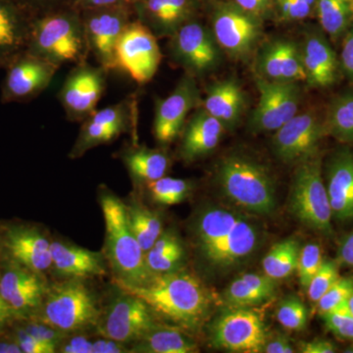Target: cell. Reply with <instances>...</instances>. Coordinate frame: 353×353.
<instances>
[{
    "label": "cell",
    "instance_id": "59",
    "mask_svg": "<svg viewBox=\"0 0 353 353\" xmlns=\"http://www.w3.org/2000/svg\"><path fill=\"white\" fill-rule=\"evenodd\" d=\"M9 60L6 59V58L0 57V69H6L7 65L9 63Z\"/></svg>",
    "mask_w": 353,
    "mask_h": 353
},
{
    "label": "cell",
    "instance_id": "46",
    "mask_svg": "<svg viewBox=\"0 0 353 353\" xmlns=\"http://www.w3.org/2000/svg\"><path fill=\"white\" fill-rule=\"evenodd\" d=\"M57 352L94 353V341L83 334H69L60 343Z\"/></svg>",
    "mask_w": 353,
    "mask_h": 353
},
{
    "label": "cell",
    "instance_id": "34",
    "mask_svg": "<svg viewBox=\"0 0 353 353\" xmlns=\"http://www.w3.org/2000/svg\"><path fill=\"white\" fill-rule=\"evenodd\" d=\"M327 136L341 145H353V90L336 95L324 117Z\"/></svg>",
    "mask_w": 353,
    "mask_h": 353
},
{
    "label": "cell",
    "instance_id": "37",
    "mask_svg": "<svg viewBox=\"0 0 353 353\" xmlns=\"http://www.w3.org/2000/svg\"><path fill=\"white\" fill-rule=\"evenodd\" d=\"M301 245L294 239H288L272 246L262 260L265 275L274 280H282L296 271Z\"/></svg>",
    "mask_w": 353,
    "mask_h": 353
},
{
    "label": "cell",
    "instance_id": "3",
    "mask_svg": "<svg viewBox=\"0 0 353 353\" xmlns=\"http://www.w3.org/2000/svg\"><path fill=\"white\" fill-rule=\"evenodd\" d=\"M99 201L105 222V255L117 287L134 289L153 277L145 263V252L132 234L127 206L108 190H101Z\"/></svg>",
    "mask_w": 353,
    "mask_h": 353
},
{
    "label": "cell",
    "instance_id": "18",
    "mask_svg": "<svg viewBox=\"0 0 353 353\" xmlns=\"http://www.w3.org/2000/svg\"><path fill=\"white\" fill-rule=\"evenodd\" d=\"M272 148L274 154L285 164H297L321 152L326 138L324 117L314 110L297 113L284 126L274 132Z\"/></svg>",
    "mask_w": 353,
    "mask_h": 353
},
{
    "label": "cell",
    "instance_id": "25",
    "mask_svg": "<svg viewBox=\"0 0 353 353\" xmlns=\"http://www.w3.org/2000/svg\"><path fill=\"white\" fill-rule=\"evenodd\" d=\"M137 19L157 39L169 38L194 19V0H139L132 4Z\"/></svg>",
    "mask_w": 353,
    "mask_h": 353
},
{
    "label": "cell",
    "instance_id": "11",
    "mask_svg": "<svg viewBox=\"0 0 353 353\" xmlns=\"http://www.w3.org/2000/svg\"><path fill=\"white\" fill-rule=\"evenodd\" d=\"M138 108L134 95L95 110L90 117L83 121L69 157L71 159L82 157L85 152L97 146L110 143L129 131H136Z\"/></svg>",
    "mask_w": 353,
    "mask_h": 353
},
{
    "label": "cell",
    "instance_id": "40",
    "mask_svg": "<svg viewBox=\"0 0 353 353\" xmlns=\"http://www.w3.org/2000/svg\"><path fill=\"white\" fill-rule=\"evenodd\" d=\"M341 277L340 264L336 259H324L319 270L315 274L307 287L309 301L317 303Z\"/></svg>",
    "mask_w": 353,
    "mask_h": 353
},
{
    "label": "cell",
    "instance_id": "43",
    "mask_svg": "<svg viewBox=\"0 0 353 353\" xmlns=\"http://www.w3.org/2000/svg\"><path fill=\"white\" fill-rule=\"evenodd\" d=\"M326 328L336 338L353 343V316L347 308L330 311L321 314Z\"/></svg>",
    "mask_w": 353,
    "mask_h": 353
},
{
    "label": "cell",
    "instance_id": "35",
    "mask_svg": "<svg viewBox=\"0 0 353 353\" xmlns=\"http://www.w3.org/2000/svg\"><path fill=\"white\" fill-rule=\"evenodd\" d=\"M316 15L322 31L333 43L343 41L353 24V10L343 0H317Z\"/></svg>",
    "mask_w": 353,
    "mask_h": 353
},
{
    "label": "cell",
    "instance_id": "13",
    "mask_svg": "<svg viewBox=\"0 0 353 353\" xmlns=\"http://www.w3.org/2000/svg\"><path fill=\"white\" fill-rule=\"evenodd\" d=\"M116 66L143 85L157 75L162 60L157 38L138 19L132 20L118 41Z\"/></svg>",
    "mask_w": 353,
    "mask_h": 353
},
{
    "label": "cell",
    "instance_id": "47",
    "mask_svg": "<svg viewBox=\"0 0 353 353\" xmlns=\"http://www.w3.org/2000/svg\"><path fill=\"white\" fill-rule=\"evenodd\" d=\"M22 352L24 353H53L57 352L55 348L41 343L38 339L32 336V334L26 332L24 329L20 328L16 331L15 339Z\"/></svg>",
    "mask_w": 353,
    "mask_h": 353
},
{
    "label": "cell",
    "instance_id": "27",
    "mask_svg": "<svg viewBox=\"0 0 353 353\" xmlns=\"http://www.w3.org/2000/svg\"><path fill=\"white\" fill-rule=\"evenodd\" d=\"M225 127L202 106L194 109L181 132L179 157L189 164L213 152L219 145Z\"/></svg>",
    "mask_w": 353,
    "mask_h": 353
},
{
    "label": "cell",
    "instance_id": "2",
    "mask_svg": "<svg viewBox=\"0 0 353 353\" xmlns=\"http://www.w3.org/2000/svg\"><path fill=\"white\" fill-rule=\"evenodd\" d=\"M124 290L143 299L155 316L185 331H196L203 324L212 303L201 281L183 269L153 276L145 285Z\"/></svg>",
    "mask_w": 353,
    "mask_h": 353
},
{
    "label": "cell",
    "instance_id": "33",
    "mask_svg": "<svg viewBox=\"0 0 353 353\" xmlns=\"http://www.w3.org/2000/svg\"><path fill=\"white\" fill-rule=\"evenodd\" d=\"M146 267L152 276L183 270L187 252L182 240L173 230L162 232L145 254Z\"/></svg>",
    "mask_w": 353,
    "mask_h": 353
},
{
    "label": "cell",
    "instance_id": "30",
    "mask_svg": "<svg viewBox=\"0 0 353 353\" xmlns=\"http://www.w3.org/2000/svg\"><path fill=\"white\" fill-rule=\"evenodd\" d=\"M120 158L136 185H148L162 178L170 167V158L164 150L139 145L136 141L121 152Z\"/></svg>",
    "mask_w": 353,
    "mask_h": 353
},
{
    "label": "cell",
    "instance_id": "42",
    "mask_svg": "<svg viewBox=\"0 0 353 353\" xmlns=\"http://www.w3.org/2000/svg\"><path fill=\"white\" fill-rule=\"evenodd\" d=\"M324 259V252L319 243H310L301 248L296 271L299 273V282L304 289H307Z\"/></svg>",
    "mask_w": 353,
    "mask_h": 353
},
{
    "label": "cell",
    "instance_id": "50",
    "mask_svg": "<svg viewBox=\"0 0 353 353\" xmlns=\"http://www.w3.org/2000/svg\"><path fill=\"white\" fill-rule=\"evenodd\" d=\"M234 3L261 20L268 15L271 8V0H234Z\"/></svg>",
    "mask_w": 353,
    "mask_h": 353
},
{
    "label": "cell",
    "instance_id": "32",
    "mask_svg": "<svg viewBox=\"0 0 353 353\" xmlns=\"http://www.w3.org/2000/svg\"><path fill=\"white\" fill-rule=\"evenodd\" d=\"M277 292V282L267 275L245 274L234 280L224 297L231 307H252L270 301Z\"/></svg>",
    "mask_w": 353,
    "mask_h": 353
},
{
    "label": "cell",
    "instance_id": "54",
    "mask_svg": "<svg viewBox=\"0 0 353 353\" xmlns=\"http://www.w3.org/2000/svg\"><path fill=\"white\" fill-rule=\"evenodd\" d=\"M32 16L52 10V6L57 0H17Z\"/></svg>",
    "mask_w": 353,
    "mask_h": 353
},
{
    "label": "cell",
    "instance_id": "5",
    "mask_svg": "<svg viewBox=\"0 0 353 353\" xmlns=\"http://www.w3.org/2000/svg\"><path fill=\"white\" fill-rule=\"evenodd\" d=\"M224 196L245 212L270 216L277 209L275 183L268 169L241 154L223 158L216 171Z\"/></svg>",
    "mask_w": 353,
    "mask_h": 353
},
{
    "label": "cell",
    "instance_id": "57",
    "mask_svg": "<svg viewBox=\"0 0 353 353\" xmlns=\"http://www.w3.org/2000/svg\"><path fill=\"white\" fill-rule=\"evenodd\" d=\"M0 313L2 314L6 315L7 317L12 318L14 317L12 312H11L10 308L8 307L6 301H4L3 297H2L1 294H0Z\"/></svg>",
    "mask_w": 353,
    "mask_h": 353
},
{
    "label": "cell",
    "instance_id": "23",
    "mask_svg": "<svg viewBox=\"0 0 353 353\" xmlns=\"http://www.w3.org/2000/svg\"><path fill=\"white\" fill-rule=\"evenodd\" d=\"M3 245L12 261L44 276L51 269V241L38 227L12 225L4 230Z\"/></svg>",
    "mask_w": 353,
    "mask_h": 353
},
{
    "label": "cell",
    "instance_id": "7",
    "mask_svg": "<svg viewBox=\"0 0 353 353\" xmlns=\"http://www.w3.org/2000/svg\"><path fill=\"white\" fill-rule=\"evenodd\" d=\"M99 314L97 299L83 281L67 279L48 287L34 317L64 333L74 334L95 327Z\"/></svg>",
    "mask_w": 353,
    "mask_h": 353
},
{
    "label": "cell",
    "instance_id": "60",
    "mask_svg": "<svg viewBox=\"0 0 353 353\" xmlns=\"http://www.w3.org/2000/svg\"><path fill=\"white\" fill-rule=\"evenodd\" d=\"M9 319H10V318L7 317L6 315L2 314V313H0V327L3 326Z\"/></svg>",
    "mask_w": 353,
    "mask_h": 353
},
{
    "label": "cell",
    "instance_id": "39",
    "mask_svg": "<svg viewBox=\"0 0 353 353\" xmlns=\"http://www.w3.org/2000/svg\"><path fill=\"white\" fill-rule=\"evenodd\" d=\"M353 294V275L341 276L326 294L319 299L317 306L319 314L347 308Z\"/></svg>",
    "mask_w": 353,
    "mask_h": 353
},
{
    "label": "cell",
    "instance_id": "36",
    "mask_svg": "<svg viewBox=\"0 0 353 353\" xmlns=\"http://www.w3.org/2000/svg\"><path fill=\"white\" fill-rule=\"evenodd\" d=\"M126 206L130 227L145 254L163 232L161 217L141 202L131 201Z\"/></svg>",
    "mask_w": 353,
    "mask_h": 353
},
{
    "label": "cell",
    "instance_id": "26",
    "mask_svg": "<svg viewBox=\"0 0 353 353\" xmlns=\"http://www.w3.org/2000/svg\"><path fill=\"white\" fill-rule=\"evenodd\" d=\"M51 269L59 277L73 280H88L106 274L104 253L63 241H51Z\"/></svg>",
    "mask_w": 353,
    "mask_h": 353
},
{
    "label": "cell",
    "instance_id": "51",
    "mask_svg": "<svg viewBox=\"0 0 353 353\" xmlns=\"http://www.w3.org/2000/svg\"><path fill=\"white\" fill-rule=\"evenodd\" d=\"M131 352L130 347L124 343L114 341L112 339L102 336L94 341V353H128Z\"/></svg>",
    "mask_w": 353,
    "mask_h": 353
},
{
    "label": "cell",
    "instance_id": "1",
    "mask_svg": "<svg viewBox=\"0 0 353 353\" xmlns=\"http://www.w3.org/2000/svg\"><path fill=\"white\" fill-rule=\"evenodd\" d=\"M250 213L222 204H206L190 222L197 262L211 278H221L245 265L263 243L264 231Z\"/></svg>",
    "mask_w": 353,
    "mask_h": 353
},
{
    "label": "cell",
    "instance_id": "10",
    "mask_svg": "<svg viewBox=\"0 0 353 353\" xmlns=\"http://www.w3.org/2000/svg\"><path fill=\"white\" fill-rule=\"evenodd\" d=\"M212 31L221 50L241 61L252 57L263 34L262 20L245 12L234 3L216 7Z\"/></svg>",
    "mask_w": 353,
    "mask_h": 353
},
{
    "label": "cell",
    "instance_id": "4",
    "mask_svg": "<svg viewBox=\"0 0 353 353\" xmlns=\"http://www.w3.org/2000/svg\"><path fill=\"white\" fill-rule=\"evenodd\" d=\"M26 51L59 67L87 61L90 52L81 13L68 7L32 16Z\"/></svg>",
    "mask_w": 353,
    "mask_h": 353
},
{
    "label": "cell",
    "instance_id": "9",
    "mask_svg": "<svg viewBox=\"0 0 353 353\" xmlns=\"http://www.w3.org/2000/svg\"><path fill=\"white\" fill-rule=\"evenodd\" d=\"M119 289L120 294L101 311L95 328L102 336L132 345L157 324L155 315L143 299Z\"/></svg>",
    "mask_w": 353,
    "mask_h": 353
},
{
    "label": "cell",
    "instance_id": "62",
    "mask_svg": "<svg viewBox=\"0 0 353 353\" xmlns=\"http://www.w3.org/2000/svg\"><path fill=\"white\" fill-rule=\"evenodd\" d=\"M127 3H129L130 6H132V4H134V2L139 1V0H126Z\"/></svg>",
    "mask_w": 353,
    "mask_h": 353
},
{
    "label": "cell",
    "instance_id": "28",
    "mask_svg": "<svg viewBox=\"0 0 353 353\" xmlns=\"http://www.w3.org/2000/svg\"><path fill=\"white\" fill-rule=\"evenodd\" d=\"M202 108L220 121L225 129L234 130L241 122L245 111V90L234 79L211 83L206 90Z\"/></svg>",
    "mask_w": 353,
    "mask_h": 353
},
{
    "label": "cell",
    "instance_id": "58",
    "mask_svg": "<svg viewBox=\"0 0 353 353\" xmlns=\"http://www.w3.org/2000/svg\"><path fill=\"white\" fill-rule=\"evenodd\" d=\"M347 308L348 312L353 316V294L352 296H350V301H348Z\"/></svg>",
    "mask_w": 353,
    "mask_h": 353
},
{
    "label": "cell",
    "instance_id": "44",
    "mask_svg": "<svg viewBox=\"0 0 353 353\" xmlns=\"http://www.w3.org/2000/svg\"><path fill=\"white\" fill-rule=\"evenodd\" d=\"M317 0H277L279 17L282 21H301L316 12Z\"/></svg>",
    "mask_w": 353,
    "mask_h": 353
},
{
    "label": "cell",
    "instance_id": "29",
    "mask_svg": "<svg viewBox=\"0 0 353 353\" xmlns=\"http://www.w3.org/2000/svg\"><path fill=\"white\" fill-rule=\"evenodd\" d=\"M32 15L17 0H0V57L10 61L26 50Z\"/></svg>",
    "mask_w": 353,
    "mask_h": 353
},
{
    "label": "cell",
    "instance_id": "41",
    "mask_svg": "<svg viewBox=\"0 0 353 353\" xmlns=\"http://www.w3.org/2000/svg\"><path fill=\"white\" fill-rule=\"evenodd\" d=\"M276 316L279 323L290 331H301L308 322L307 308L296 296H289L281 301Z\"/></svg>",
    "mask_w": 353,
    "mask_h": 353
},
{
    "label": "cell",
    "instance_id": "16",
    "mask_svg": "<svg viewBox=\"0 0 353 353\" xmlns=\"http://www.w3.org/2000/svg\"><path fill=\"white\" fill-rule=\"evenodd\" d=\"M259 92L256 108L248 119L253 134L276 132L299 113L301 90L297 83L271 82L255 78Z\"/></svg>",
    "mask_w": 353,
    "mask_h": 353
},
{
    "label": "cell",
    "instance_id": "21",
    "mask_svg": "<svg viewBox=\"0 0 353 353\" xmlns=\"http://www.w3.org/2000/svg\"><path fill=\"white\" fill-rule=\"evenodd\" d=\"M11 263L0 277V294L14 317L36 316L48 289L44 276Z\"/></svg>",
    "mask_w": 353,
    "mask_h": 353
},
{
    "label": "cell",
    "instance_id": "8",
    "mask_svg": "<svg viewBox=\"0 0 353 353\" xmlns=\"http://www.w3.org/2000/svg\"><path fill=\"white\" fill-rule=\"evenodd\" d=\"M169 52L172 60L194 78L208 75L222 62L223 50L212 31L194 19L171 37Z\"/></svg>",
    "mask_w": 353,
    "mask_h": 353
},
{
    "label": "cell",
    "instance_id": "55",
    "mask_svg": "<svg viewBox=\"0 0 353 353\" xmlns=\"http://www.w3.org/2000/svg\"><path fill=\"white\" fill-rule=\"evenodd\" d=\"M263 352L266 353H292L294 347L290 345L289 339L285 336H278L271 341H266Z\"/></svg>",
    "mask_w": 353,
    "mask_h": 353
},
{
    "label": "cell",
    "instance_id": "52",
    "mask_svg": "<svg viewBox=\"0 0 353 353\" xmlns=\"http://www.w3.org/2000/svg\"><path fill=\"white\" fill-rule=\"evenodd\" d=\"M127 3L126 0H71L69 7L79 12L88 9L101 8V7L121 6Z\"/></svg>",
    "mask_w": 353,
    "mask_h": 353
},
{
    "label": "cell",
    "instance_id": "6",
    "mask_svg": "<svg viewBox=\"0 0 353 353\" xmlns=\"http://www.w3.org/2000/svg\"><path fill=\"white\" fill-rule=\"evenodd\" d=\"M323 152L296 164L290 190L289 210L303 226L322 238L333 240L331 205L323 178Z\"/></svg>",
    "mask_w": 353,
    "mask_h": 353
},
{
    "label": "cell",
    "instance_id": "14",
    "mask_svg": "<svg viewBox=\"0 0 353 353\" xmlns=\"http://www.w3.org/2000/svg\"><path fill=\"white\" fill-rule=\"evenodd\" d=\"M81 16L85 27L90 52L97 63L109 72L117 69L115 50L118 41L131 23L134 14L132 6L101 7L82 11Z\"/></svg>",
    "mask_w": 353,
    "mask_h": 353
},
{
    "label": "cell",
    "instance_id": "61",
    "mask_svg": "<svg viewBox=\"0 0 353 353\" xmlns=\"http://www.w3.org/2000/svg\"><path fill=\"white\" fill-rule=\"evenodd\" d=\"M343 1H345V3H347L353 10V0H343Z\"/></svg>",
    "mask_w": 353,
    "mask_h": 353
},
{
    "label": "cell",
    "instance_id": "56",
    "mask_svg": "<svg viewBox=\"0 0 353 353\" xmlns=\"http://www.w3.org/2000/svg\"><path fill=\"white\" fill-rule=\"evenodd\" d=\"M19 345L17 341H0V353H21Z\"/></svg>",
    "mask_w": 353,
    "mask_h": 353
},
{
    "label": "cell",
    "instance_id": "48",
    "mask_svg": "<svg viewBox=\"0 0 353 353\" xmlns=\"http://www.w3.org/2000/svg\"><path fill=\"white\" fill-rule=\"evenodd\" d=\"M340 64L341 73L353 83V24L341 41Z\"/></svg>",
    "mask_w": 353,
    "mask_h": 353
},
{
    "label": "cell",
    "instance_id": "12",
    "mask_svg": "<svg viewBox=\"0 0 353 353\" xmlns=\"http://www.w3.org/2000/svg\"><path fill=\"white\" fill-rule=\"evenodd\" d=\"M209 334L213 347L229 352H263L267 341L263 320L250 307H232L221 313Z\"/></svg>",
    "mask_w": 353,
    "mask_h": 353
},
{
    "label": "cell",
    "instance_id": "38",
    "mask_svg": "<svg viewBox=\"0 0 353 353\" xmlns=\"http://www.w3.org/2000/svg\"><path fill=\"white\" fill-rule=\"evenodd\" d=\"M148 194L155 203L161 205H175L189 197L192 183L183 179L162 176L157 181L148 183Z\"/></svg>",
    "mask_w": 353,
    "mask_h": 353
},
{
    "label": "cell",
    "instance_id": "17",
    "mask_svg": "<svg viewBox=\"0 0 353 353\" xmlns=\"http://www.w3.org/2000/svg\"><path fill=\"white\" fill-rule=\"evenodd\" d=\"M60 67L23 51L10 60L1 83L2 104L25 103L37 99L48 87Z\"/></svg>",
    "mask_w": 353,
    "mask_h": 353
},
{
    "label": "cell",
    "instance_id": "20",
    "mask_svg": "<svg viewBox=\"0 0 353 353\" xmlns=\"http://www.w3.org/2000/svg\"><path fill=\"white\" fill-rule=\"evenodd\" d=\"M325 185L333 222L353 224V148L343 145L329 155L325 163Z\"/></svg>",
    "mask_w": 353,
    "mask_h": 353
},
{
    "label": "cell",
    "instance_id": "24",
    "mask_svg": "<svg viewBox=\"0 0 353 353\" xmlns=\"http://www.w3.org/2000/svg\"><path fill=\"white\" fill-rule=\"evenodd\" d=\"M256 74L267 81L305 82L301 48L289 39H279L261 46L256 57Z\"/></svg>",
    "mask_w": 353,
    "mask_h": 353
},
{
    "label": "cell",
    "instance_id": "49",
    "mask_svg": "<svg viewBox=\"0 0 353 353\" xmlns=\"http://www.w3.org/2000/svg\"><path fill=\"white\" fill-rule=\"evenodd\" d=\"M336 260L340 266L353 269V231L345 234L339 241Z\"/></svg>",
    "mask_w": 353,
    "mask_h": 353
},
{
    "label": "cell",
    "instance_id": "45",
    "mask_svg": "<svg viewBox=\"0 0 353 353\" xmlns=\"http://www.w3.org/2000/svg\"><path fill=\"white\" fill-rule=\"evenodd\" d=\"M23 329L30 334H32V336H34V338L38 339L41 343L55 348L57 352L60 343L69 334L39 319L32 320V321L26 323Z\"/></svg>",
    "mask_w": 353,
    "mask_h": 353
},
{
    "label": "cell",
    "instance_id": "31",
    "mask_svg": "<svg viewBox=\"0 0 353 353\" xmlns=\"http://www.w3.org/2000/svg\"><path fill=\"white\" fill-rule=\"evenodd\" d=\"M130 350L132 353H190L196 352L197 345L185 330L154 324L132 343Z\"/></svg>",
    "mask_w": 353,
    "mask_h": 353
},
{
    "label": "cell",
    "instance_id": "19",
    "mask_svg": "<svg viewBox=\"0 0 353 353\" xmlns=\"http://www.w3.org/2000/svg\"><path fill=\"white\" fill-rule=\"evenodd\" d=\"M196 78L185 74L166 99L155 102L153 134L158 143L167 146L183 131L188 116L201 104Z\"/></svg>",
    "mask_w": 353,
    "mask_h": 353
},
{
    "label": "cell",
    "instance_id": "53",
    "mask_svg": "<svg viewBox=\"0 0 353 353\" xmlns=\"http://www.w3.org/2000/svg\"><path fill=\"white\" fill-rule=\"evenodd\" d=\"M338 352L336 345L327 339L315 340L301 343V352L303 353H334Z\"/></svg>",
    "mask_w": 353,
    "mask_h": 353
},
{
    "label": "cell",
    "instance_id": "15",
    "mask_svg": "<svg viewBox=\"0 0 353 353\" xmlns=\"http://www.w3.org/2000/svg\"><path fill=\"white\" fill-rule=\"evenodd\" d=\"M104 67L77 64L65 78L57 97L70 122H83L97 110L108 85Z\"/></svg>",
    "mask_w": 353,
    "mask_h": 353
},
{
    "label": "cell",
    "instance_id": "22",
    "mask_svg": "<svg viewBox=\"0 0 353 353\" xmlns=\"http://www.w3.org/2000/svg\"><path fill=\"white\" fill-rule=\"evenodd\" d=\"M305 82L313 88H329L340 80V59L322 29L306 32L301 46Z\"/></svg>",
    "mask_w": 353,
    "mask_h": 353
}]
</instances>
